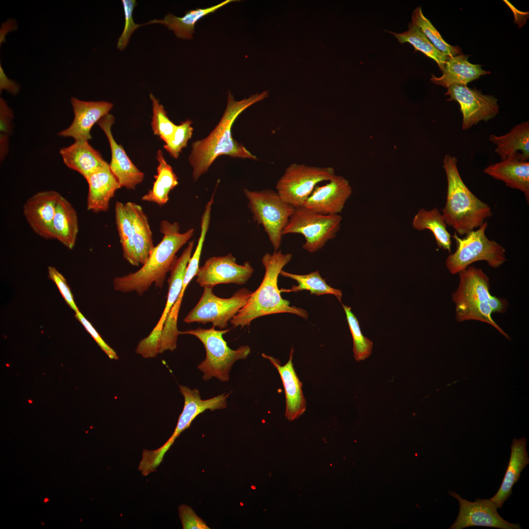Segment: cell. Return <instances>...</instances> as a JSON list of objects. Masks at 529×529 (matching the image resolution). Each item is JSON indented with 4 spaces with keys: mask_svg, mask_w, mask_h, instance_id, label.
<instances>
[{
    "mask_svg": "<svg viewBox=\"0 0 529 529\" xmlns=\"http://www.w3.org/2000/svg\"><path fill=\"white\" fill-rule=\"evenodd\" d=\"M192 120L187 119L177 125L171 138L165 143L164 148L172 157L177 159L182 150L186 147L193 133Z\"/></svg>",
    "mask_w": 529,
    "mask_h": 529,
    "instance_id": "f35d334b",
    "label": "cell"
},
{
    "mask_svg": "<svg viewBox=\"0 0 529 529\" xmlns=\"http://www.w3.org/2000/svg\"><path fill=\"white\" fill-rule=\"evenodd\" d=\"M484 172L503 181L509 188L524 192L529 202V162L521 160L519 154L509 157L485 168Z\"/></svg>",
    "mask_w": 529,
    "mask_h": 529,
    "instance_id": "603a6c76",
    "label": "cell"
},
{
    "mask_svg": "<svg viewBox=\"0 0 529 529\" xmlns=\"http://www.w3.org/2000/svg\"><path fill=\"white\" fill-rule=\"evenodd\" d=\"M489 140L496 145L495 151L501 158L519 154L521 160L529 159V122H522L513 127L507 134L502 136L492 134Z\"/></svg>",
    "mask_w": 529,
    "mask_h": 529,
    "instance_id": "f546056e",
    "label": "cell"
},
{
    "mask_svg": "<svg viewBox=\"0 0 529 529\" xmlns=\"http://www.w3.org/2000/svg\"><path fill=\"white\" fill-rule=\"evenodd\" d=\"M71 102L74 113L73 120L71 125L60 131L58 135L71 137L74 141L90 140L92 127L108 114L113 106L112 103L107 101H84L75 97L71 98Z\"/></svg>",
    "mask_w": 529,
    "mask_h": 529,
    "instance_id": "d6986e66",
    "label": "cell"
},
{
    "mask_svg": "<svg viewBox=\"0 0 529 529\" xmlns=\"http://www.w3.org/2000/svg\"><path fill=\"white\" fill-rule=\"evenodd\" d=\"M290 253L284 254L280 250H274L272 254L266 253L262 263L265 273L261 284L253 292L245 305L230 320L234 328L249 326L254 319L261 316L280 313H291L306 319V311L290 306L289 301L281 296L278 287V278L283 267L291 260Z\"/></svg>",
    "mask_w": 529,
    "mask_h": 529,
    "instance_id": "277c9868",
    "label": "cell"
},
{
    "mask_svg": "<svg viewBox=\"0 0 529 529\" xmlns=\"http://www.w3.org/2000/svg\"><path fill=\"white\" fill-rule=\"evenodd\" d=\"M86 180L88 184V210L94 213L107 211L111 199L120 188L109 164L92 173Z\"/></svg>",
    "mask_w": 529,
    "mask_h": 529,
    "instance_id": "7402d4cb",
    "label": "cell"
},
{
    "mask_svg": "<svg viewBox=\"0 0 529 529\" xmlns=\"http://www.w3.org/2000/svg\"><path fill=\"white\" fill-rule=\"evenodd\" d=\"M244 193L254 220L263 226L274 250H279L283 231L295 208L283 200L277 192L272 190L245 189Z\"/></svg>",
    "mask_w": 529,
    "mask_h": 529,
    "instance_id": "9c48e42d",
    "label": "cell"
},
{
    "mask_svg": "<svg viewBox=\"0 0 529 529\" xmlns=\"http://www.w3.org/2000/svg\"><path fill=\"white\" fill-rule=\"evenodd\" d=\"M124 205L131 222L137 259L143 264L154 248L148 219L141 206L133 202Z\"/></svg>",
    "mask_w": 529,
    "mask_h": 529,
    "instance_id": "4316f807",
    "label": "cell"
},
{
    "mask_svg": "<svg viewBox=\"0 0 529 529\" xmlns=\"http://www.w3.org/2000/svg\"><path fill=\"white\" fill-rule=\"evenodd\" d=\"M194 241H190L181 256L176 258L170 270L168 280V291L164 312L150 334L140 342L142 350L149 354L159 352L161 335L167 317L181 292L186 269L192 257Z\"/></svg>",
    "mask_w": 529,
    "mask_h": 529,
    "instance_id": "2e32d148",
    "label": "cell"
},
{
    "mask_svg": "<svg viewBox=\"0 0 529 529\" xmlns=\"http://www.w3.org/2000/svg\"><path fill=\"white\" fill-rule=\"evenodd\" d=\"M75 317L110 359L118 360L119 359L116 352L102 339L91 323L79 311L75 313Z\"/></svg>",
    "mask_w": 529,
    "mask_h": 529,
    "instance_id": "7bdbcfd3",
    "label": "cell"
},
{
    "mask_svg": "<svg viewBox=\"0 0 529 529\" xmlns=\"http://www.w3.org/2000/svg\"><path fill=\"white\" fill-rule=\"evenodd\" d=\"M61 195L52 190L37 192L24 205L23 212L32 230L44 239H53L52 222L57 201Z\"/></svg>",
    "mask_w": 529,
    "mask_h": 529,
    "instance_id": "ffe728a7",
    "label": "cell"
},
{
    "mask_svg": "<svg viewBox=\"0 0 529 529\" xmlns=\"http://www.w3.org/2000/svg\"><path fill=\"white\" fill-rule=\"evenodd\" d=\"M468 57L463 54L448 57L442 75L436 77L432 74L431 81L447 88L454 84L467 85L480 76L490 73L489 72L482 70L481 65L470 63Z\"/></svg>",
    "mask_w": 529,
    "mask_h": 529,
    "instance_id": "484cf974",
    "label": "cell"
},
{
    "mask_svg": "<svg viewBox=\"0 0 529 529\" xmlns=\"http://www.w3.org/2000/svg\"><path fill=\"white\" fill-rule=\"evenodd\" d=\"M48 273L49 278L56 284L66 303L75 313L78 312L79 310L65 278L53 266L48 267Z\"/></svg>",
    "mask_w": 529,
    "mask_h": 529,
    "instance_id": "60d3db41",
    "label": "cell"
},
{
    "mask_svg": "<svg viewBox=\"0 0 529 529\" xmlns=\"http://www.w3.org/2000/svg\"><path fill=\"white\" fill-rule=\"evenodd\" d=\"M293 349L292 348L289 359L287 363L281 365L279 360L272 356L262 354L268 359L277 369L281 377L286 397L285 416L289 421L298 418L305 411L306 401L302 391V383L298 377L292 362Z\"/></svg>",
    "mask_w": 529,
    "mask_h": 529,
    "instance_id": "44dd1931",
    "label": "cell"
},
{
    "mask_svg": "<svg viewBox=\"0 0 529 529\" xmlns=\"http://www.w3.org/2000/svg\"><path fill=\"white\" fill-rule=\"evenodd\" d=\"M238 0H225L216 5L206 8H197L185 12L181 17L172 13L168 14L163 19H153L143 24L144 25L152 24H161L168 29L172 30L177 37L191 40L194 32L195 24L202 18L213 13L224 5Z\"/></svg>",
    "mask_w": 529,
    "mask_h": 529,
    "instance_id": "83f0119b",
    "label": "cell"
},
{
    "mask_svg": "<svg viewBox=\"0 0 529 529\" xmlns=\"http://www.w3.org/2000/svg\"><path fill=\"white\" fill-rule=\"evenodd\" d=\"M229 331L230 329L217 330L213 326L210 329L198 328L180 331V334L196 337L204 346L206 358L197 366L203 373L204 381L216 377L221 382L228 381L230 371L235 361L245 359L250 354V349L247 345H241L236 350L228 346L223 336Z\"/></svg>",
    "mask_w": 529,
    "mask_h": 529,
    "instance_id": "8992f818",
    "label": "cell"
},
{
    "mask_svg": "<svg viewBox=\"0 0 529 529\" xmlns=\"http://www.w3.org/2000/svg\"><path fill=\"white\" fill-rule=\"evenodd\" d=\"M352 192L349 181L335 174L326 184L316 186L303 207L324 215L341 213Z\"/></svg>",
    "mask_w": 529,
    "mask_h": 529,
    "instance_id": "e0dca14e",
    "label": "cell"
},
{
    "mask_svg": "<svg viewBox=\"0 0 529 529\" xmlns=\"http://www.w3.org/2000/svg\"><path fill=\"white\" fill-rule=\"evenodd\" d=\"M335 174L332 167L292 163L278 180L276 192L283 200L294 208L303 207L317 184L328 181Z\"/></svg>",
    "mask_w": 529,
    "mask_h": 529,
    "instance_id": "8fae6325",
    "label": "cell"
},
{
    "mask_svg": "<svg viewBox=\"0 0 529 529\" xmlns=\"http://www.w3.org/2000/svg\"><path fill=\"white\" fill-rule=\"evenodd\" d=\"M158 165L152 188L142 197V200L159 206L166 204L169 193L178 184V178L172 167L166 162L163 153L159 150L157 154Z\"/></svg>",
    "mask_w": 529,
    "mask_h": 529,
    "instance_id": "4dcf8cb0",
    "label": "cell"
},
{
    "mask_svg": "<svg viewBox=\"0 0 529 529\" xmlns=\"http://www.w3.org/2000/svg\"><path fill=\"white\" fill-rule=\"evenodd\" d=\"M448 101H457L463 116L462 127L470 128L481 120L488 121L499 113L498 99L493 96L483 95L480 90L462 85H452L447 88Z\"/></svg>",
    "mask_w": 529,
    "mask_h": 529,
    "instance_id": "4fadbf2b",
    "label": "cell"
},
{
    "mask_svg": "<svg viewBox=\"0 0 529 529\" xmlns=\"http://www.w3.org/2000/svg\"><path fill=\"white\" fill-rule=\"evenodd\" d=\"M59 152L65 165L86 179L108 164L87 141H74L71 145L61 148Z\"/></svg>",
    "mask_w": 529,
    "mask_h": 529,
    "instance_id": "cb8c5ba5",
    "label": "cell"
},
{
    "mask_svg": "<svg viewBox=\"0 0 529 529\" xmlns=\"http://www.w3.org/2000/svg\"><path fill=\"white\" fill-rule=\"evenodd\" d=\"M53 239L70 249L74 247L78 232L77 215L71 203L61 195L55 208L52 222Z\"/></svg>",
    "mask_w": 529,
    "mask_h": 529,
    "instance_id": "f1b7e54d",
    "label": "cell"
},
{
    "mask_svg": "<svg viewBox=\"0 0 529 529\" xmlns=\"http://www.w3.org/2000/svg\"><path fill=\"white\" fill-rule=\"evenodd\" d=\"M457 159L446 154L443 161L447 179L446 205L442 209L447 225L458 234L467 235L481 226L492 215L489 206L476 197L463 182L457 167Z\"/></svg>",
    "mask_w": 529,
    "mask_h": 529,
    "instance_id": "5b68a950",
    "label": "cell"
},
{
    "mask_svg": "<svg viewBox=\"0 0 529 529\" xmlns=\"http://www.w3.org/2000/svg\"><path fill=\"white\" fill-rule=\"evenodd\" d=\"M268 95V92L265 91L237 101L232 94L228 93L226 107L218 124L206 138L197 140L192 144L189 161L192 168V176L194 181L206 173L220 156L257 159L242 144L233 138L231 129L240 114L252 105L264 100Z\"/></svg>",
    "mask_w": 529,
    "mask_h": 529,
    "instance_id": "6da1fadb",
    "label": "cell"
},
{
    "mask_svg": "<svg viewBox=\"0 0 529 529\" xmlns=\"http://www.w3.org/2000/svg\"><path fill=\"white\" fill-rule=\"evenodd\" d=\"M254 269L248 262L237 263L231 253L207 259L196 274V282L201 287H210L222 284H244L251 277Z\"/></svg>",
    "mask_w": 529,
    "mask_h": 529,
    "instance_id": "9a60e30c",
    "label": "cell"
},
{
    "mask_svg": "<svg viewBox=\"0 0 529 529\" xmlns=\"http://www.w3.org/2000/svg\"><path fill=\"white\" fill-rule=\"evenodd\" d=\"M115 221L123 256L130 264L139 265L135 250L131 222L124 204L116 202Z\"/></svg>",
    "mask_w": 529,
    "mask_h": 529,
    "instance_id": "e575fe53",
    "label": "cell"
},
{
    "mask_svg": "<svg viewBox=\"0 0 529 529\" xmlns=\"http://www.w3.org/2000/svg\"><path fill=\"white\" fill-rule=\"evenodd\" d=\"M14 113L2 97L0 98V135L7 136L12 132V120Z\"/></svg>",
    "mask_w": 529,
    "mask_h": 529,
    "instance_id": "ee69618b",
    "label": "cell"
},
{
    "mask_svg": "<svg viewBox=\"0 0 529 529\" xmlns=\"http://www.w3.org/2000/svg\"><path fill=\"white\" fill-rule=\"evenodd\" d=\"M150 98L152 103V116L151 125L154 135L167 143L172 137L176 125L168 118L166 111L151 93Z\"/></svg>",
    "mask_w": 529,
    "mask_h": 529,
    "instance_id": "74e56055",
    "label": "cell"
},
{
    "mask_svg": "<svg viewBox=\"0 0 529 529\" xmlns=\"http://www.w3.org/2000/svg\"><path fill=\"white\" fill-rule=\"evenodd\" d=\"M488 223L476 231L459 238L456 232L452 236L455 240L457 249L446 260V266L452 274H458L473 263L484 261L493 268L501 266L506 261L505 250L496 241L490 240L485 235Z\"/></svg>",
    "mask_w": 529,
    "mask_h": 529,
    "instance_id": "52a82bcc",
    "label": "cell"
},
{
    "mask_svg": "<svg viewBox=\"0 0 529 529\" xmlns=\"http://www.w3.org/2000/svg\"><path fill=\"white\" fill-rule=\"evenodd\" d=\"M114 121V116L108 114L97 123L105 133L110 146L111 160L109 168L120 188L134 190L143 182L144 175L131 161L121 145L114 139L111 130Z\"/></svg>",
    "mask_w": 529,
    "mask_h": 529,
    "instance_id": "ac0fdd59",
    "label": "cell"
},
{
    "mask_svg": "<svg viewBox=\"0 0 529 529\" xmlns=\"http://www.w3.org/2000/svg\"><path fill=\"white\" fill-rule=\"evenodd\" d=\"M179 230L177 222L162 220L160 225V231L163 235L160 242L154 246L138 270L114 278L115 289L125 293L136 291L141 295L153 284L162 288L167 273L170 271L177 258L176 254L194 234L193 228L184 233H180Z\"/></svg>",
    "mask_w": 529,
    "mask_h": 529,
    "instance_id": "7a4b0ae2",
    "label": "cell"
},
{
    "mask_svg": "<svg viewBox=\"0 0 529 529\" xmlns=\"http://www.w3.org/2000/svg\"><path fill=\"white\" fill-rule=\"evenodd\" d=\"M458 274V285L452 294L457 321L476 320L486 323L511 340L492 317L494 313H504L506 311L507 300L491 294L489 278L481 268L470 265Z\"/></svg>",
    "mask_w": 529,
    "mask_h": 529,
    "instance_id": "3957f363",
    "label": "cell"
},
{
    "mask_svg": "<svg viewBox=\"0 0 529 529\" xmlns=\"http://www.w3.org/2000/svg\"><path fill=\"white\" fill-rule=\"evenodd\" d=\"M401 44L408 43L415 50H418L433 59L442 72L448 58L438 50L418 27L411 22L409 23L408 29L402 33L389 31Z\"/></svg>",
    "mask_w": 529,
    "mask_h": 529,
    "instance_id": "d6a6232c",
    "label": "cell"
},
{
    "mask_svg": "<svg viewBox=\"0 0 529 529\" xmlns=\"http://www.w3.org/2000/svg\"><path fill=\"white\" fill-rule=\"evenodd\" d=\"M423 33L433 46L448 57L462 54L458 46H453L442 38L439 32L431 22L424 15L420 6L412 12L411 21Z\"/></svg>",
    "mask_w": 529,
    "mask_h": 529,
    "instance_id": "d590c367",
    "label": "cell"
},
{
    "mask_svg": "<svg viewBox=\"0 0 529 529\" xmlns=\"http://www.w3.org/2000/svg\"><path fill=\"white\" fill-rule=\"evenodd\" d=\"M213 288H204L203 292L195 306L184 319L187 323H212L220 329L228 326V322L245 305L252 291L246 288L238 290L228 298L215 295Z\"/></svg>",
    "mask_w": 529,
    "mask_h": 529,
    "instance_id": "7c38bea8",
    "label": "cell"
},
{
    "mask_svg": "<svg viewBox=\"0 0 529 529\" xmlns=\"http://www.w3.org/2000/svg\"><path fill=\"white\" fill-rule=\"evenodd\" d=\"M123 11L124 13L125 24L123 31L118 39L117 44V48L124 50L126 47L133 33L143 24H136L133 18V12L137 3L135 0H122Z\"/></svg>",
    "mask_w": 529,
    "mask_h": 529,
    "instance_id": "ab89813d",
    "label": "cell"
},
{
    "mask_svg": "<svg viewBox=\"0 0 529 529\" xmlns=\"http://www.w3.org/2000/svg\"><path fill=\"white\" fill-rule=\"evenodd\" d=\"M412 224L413 227L419 231L430 230L438 247L451 253L452 236L447 231L444 217L437 208L430 210L420 209L414 216Z\"/></svg>",
    "mask_w": 529,
    "mask_h": 529,
    "instance_id": "1f68e13d",
    "label": "cell"
},
{
    "mask_svg": "<svg viewBox=\"0 0 529 529\" xmlns=\"http://www.w3.org/2000/svg\"><path fill=\"white\" fill-rule=\"evenodd\" d=\"M449 494L459 503L457 517L450 529H462L482 526L501 529H521L519 524L507 522L499 514L497 507L490 499H477L474 502L463 499L454 491Z\"/></svg>",
    "mask_w": 529,
    "mask_h": 529,
    "instance_id": "5bb4252c",
    "label": "cell"
},
{
    "mask_svg": "<svg viewBox=\"0 0 529 529\" xmlns=\"http://www.w3.org/2000/svg\"><path fill=\"white\" fill-rule=\"evenodd\" d=\"M184 398V406L180 414L176 427L168 440L162 446L154 450H144L139 463L140 469L148 475L156 470L163 461L166 453L180 433L188 429L192 421L199 414L207 409L213 411L226 407V399L230 393L222 394L212 398L202 400L198 389H192L183 385L179 386Z\"/></svg>",
    "mask_w": 529,
    "mask_h": 529,
    "instance_id": "ba28073f",
    "label": "cell"
},
{
    "mask_svg": "<svg viewBox=\"0 0 529 529\" xmlns=\"http://www.w3.org/2000/svg\"><path fill=\"white\" fill-rule=\"evenodd\" d=\"M342 219L339 214L324 215L304 207L295 208L282 234H301L305 240L302 247L314 253L336 237Z\"/></svg>",
    "mask_w": 529,
    "mask_h": 529,
    "instance_id": "30bf717a",
    "label": "cell"
},
{
    "mask_svg": "<svg viewBox=\"0 0 529 529\" xmlns=\"http://www.w3.org/2000/svg\"><path fill=\"white\" fill-rule=\"evenodd\" d=\"M280 274L284 277L294 280L298 283L297 286H293L290 289H281V292H298L306 290L310 291L311 294L316 295H334L337 300L341 302V290L328 285L325 280L320 276L318 271H313L308 274L299 275L282 270Z\"/></svg>",
    "mask_w": 529,
    "mask_h": 529,
    "instance_id": "836d02e7",
    "label": "cell"
},
{
    "mask_svg": "<svg viewBox=\"0 0 529 529\" xmlns=\"http://www.w3.org/2000/svg\"><path fill=\"white\" fill-rule=\"evenodd\" d=\"M527 439L514 438L511 445L509 463L501 485L496 494L490 500L497 508H501L512 494V488L519 480L522 470L529 463L526 449Z\"/></svg>",
    "mask_w": 529,
    "mask_h": 529,
    "instance_id": "d4e9b609",
    "label": "cell"
},
{
    "mask_svg": "<svg viewBox=\"0 0 529 529\" xmlns=\"http://www.w3.org/2000/svg\"><path fill=\"white\" fill-rule=\"evenodd\" d=\"M342 305L353 338L354 358L357 361H363L371 355L373 343L362 334L359 321L351 311V308Z\"/></svg>",
    "mask_w": 529,
    "mask_h": 529,
    "instance_id": "8d00e7d4",
    "label": "cell"
},
{
    "mask_svg": "<svg viewBox=\"0 0 529 529\" xmlns=\"http://www.w3.org/2000/svg\"><path fill=\"white\" fill-rule=\"evenodd\" d=\"M48 499H47V498H46V499H45V500H44L45 502H48Z\"/></svg>",
    "mask_w": 529,
    "mask_h": 529,
    "instance_id": "bcb514c9",
    "label": "cell"
},
{
    "mask_svg": "<svg viewBox=\"0 0 529 529\" xmlns=\"http://www.w3.org/2000/svg\"><path fill=\"white\" fill-rule=\"evenodd\" d=\"M5 90L13 95H17L20 90L19 85L9 79L5 75L1 66H0V90Z\"/></svg>",
    "mask_w": 529,
    "mask_h": 529,
    "instance_id": "f6af8a7d",
    "label": "cell"
},
{
    "mask_svg": "<svg viewBox=\"0 0 529 529\" xmlns=\"http://www.w3.org/2000/svg\"><path fill=\"white\" fill-rule=\"evenodd\" d=\"M179 516L184 529H208V527L192 508L185 505L179 507Z\"/></svg>",
    "mask_w": 529,
    "mask_h": 529,
    "instance_id": "b9f144b4",
    "label": "cell"
}]
</instances>
